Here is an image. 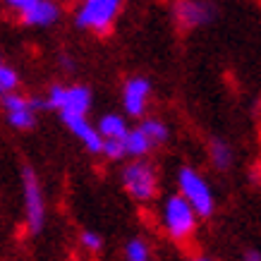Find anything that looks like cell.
<instances>
[{"instance_id":"cell-12","label":"cell","mask_w":261,"mask_h":261,"mask_svg":"<svg viewBox=\"0 0 261 261\" xmlns=\"http://www.w3.org/2000/svg\"><path fill=\"white\" fill-rule=\"evenodd\" d=\"M127 125L125 120L120 118V115H106V118H101V122H98V135L103 137V139H125L127 137Z\"/></svg>"},{"instance_id":"cell-6","label":"cell","mask_w":261,"mask_h":261,"mask_svg":"<svg viewBox=\"0 0 261 261\" xmlns=\"http://www.w3.org/2000/svg\"><path fill=\"white\" fill-rule=\"evenodd\" d=\"M122 180H125V187L127 192L132 194L135 199L139 201H149L153 194H156V173H153V168L149 163H135V166H129L122 175Z\"/></svg>"},{"instance_id":"cell-7","label":"cell","mask_w":261,"mask_h":261,"mask_svg":"<svg viewBox=\"0 0 261 261\" xmlns=\"http://www.w3.org/2000/svg\"><path fill=\"white\" fill-rule=\"evenodd\" d=\"M214 5L206 0H177L175 3V19L182 29H194L201 24L211 22Z\"/></svg>"},{"instance_id":"cell-4","label":"cell","mask_w":261,"mask_h":261,"mask_svg":"<svg viewBox=\"0 0 261 261\" xmlns=\"http://www.w3.org/2000/svg\"><path fill=\"white\" fill-rule=\"evenodd\" d=\"M22 182H24V208H27V228L29 232H39L46 221V206H43V194H41L39 177L32 168L27 166L22 170Z\"/></svg>"},{"instance_id":"cell-17","label":"cell","mask_w":261,"mask_h":261,"mask_svg":"<svg viewBox=\"0 0 261 261\" xmlns=\"http://www.w3.org/2000/svg\"><path fill=\"white\" fill-rule=\"evenodd\" d=\"M127 261H149V247L142 240H132L127 245Z\"/></svg>"},{"instance_id":"cell-16","label":"cell","mask_w":261,"mask_h":261,"mask_svg":"<svg viewBox=\"0 0 261 261\" xmlns=\"http://www.w3.org/2000/svg\"><path fill=\"white\" fill-rule=\"evenodd\" d=\"M17 87V72L8 65H0V94H10Z\"/></svg>"},{"instance_id":"cell-19","label":"cell","mask_w":261,"mask_h":261,"mask_svg":"<svg viewBox=\"0 0 261 261\" xmlns=\"http://www.w3.org/2000/svg\"><path fill=\"white\" fill-rule=\"evenodd\" d=\"M82 242H84L87 249H98V247H101V238H98L96 232H91V230L82 232Z\"/></svg>"},{"instance_id":"cell-3","label":"cell","mask_w":261,"mask_h":261,"mask_svg":"<svg viewBox=\"0 0 261 261\" xmlns=\"http://www.w3.org/2000/svg\"><path fill=\"white\" fill-rule=\"evenodd\" d=\"M163 223H166V230L170 232V238H175L177 242H185V240H190L194 235L197 214L192 211V206L182 197H170L166 201Z\"/></svg>"},{"instance_id":"cell-21","label":"cell","mask_w":261,"mask_h":261,"mask_svg":"<svg viewBox=\"0 0 261 261\" xmlns=\"http://www.w3.org/2000/svg\"><path fill=\"white\" fill-rule=\"evenodd\" d=\"M245 261H261V254H259V252H254V249H252V252H247V254H245Z\"/></svg>"},{"instance_id":"cell-9","label":"cell","mask_w":261,"mask_h":261,"mask_svg":"<svg viewBox=\"0 0 261 261\" xmlns=\"http://www.w3.org/2000/svg\"><path fill=\"white\" fill-rule=\"evenodd\" d=\"M63 120H65V125L70 127L72 132H74V135H77L82 142H84V146H87L89 151L101 153V149H103V137L98 135V129H96V127H91L87 122V115H70V113H65Z\"/></svg>"},{"instance_id":"cell-11","label":"cell","mask_w":261,"mask_h":261,"mask_svg":"<svg viewBox=\"0 0 261 261\" xmlns=\"http://www.w3.org/2000/svg\"><path fill=\"white\" fill-rule=\"evenodd\" d=\"M151 94V84L144 77H135L125 87V108L129 115H142Z\"/></svg>"},{"instance_id":"cell-8","label":"cell","mask_w":261,"mask_h":261,"mask_svg":"<svg viewBox=\"0 0 261 261\" xmlns=\"http://www.w3.org/2000/svg\"><path fill=\"white\" fill-rule=\"evenodd\" d=\"M3 106L8 108V120L10 125L17 127V129H29L36 122V115H34V106L32 98H24V96L10 91V94H3Z\"/></svg>"},{"instance_id":"cell-5","label":"cell","mask_w":261,"mask_h":261,"mask_svg":"<svg viewBox=\"0 0 261 261\" xmlns=\"http://www.w3.org/2000/svg\"><path fill=\"white\" fill-rule=\"evenodd\" d=\"M89 106H91V94L87 87H53L48 94L46 108H58L70 115H87Z\"/></svg>"},{"instance_id":"cell-22","label":"cell","mask_w":261,"mask_h":261,"mask_svg":"<svg viewBox=\"0 0 261 261\" xmlns=\"http://www.w3.org/2000/svg\"><path fill=\"white\" fill-rule=\"evenodd\" d=\"M192 261H211V259H204V256H199V259H192Z\"/></svg>"},{"instance_id":"cell-14","label":"cell","mask_w":261,"mask_h":261,"mask_svg":"<svg viewBox=\"0 0 261 261\" xmlns=\"http://www.w3.org/2000/svg\"><path fill=\"white\" fill-rule=\"evenodd\" d=\"M211 161L216 163V168L225 170V168L232 163V151H230L228 144L221 142V139H214V142H211Z\"/></svg>"},{"instance_id":"cell-2","label":"cell","mask_w":261,"mask_h":261,"mask_svg":"<svg viewBox=\"0 0 261 261\" xmlns=\"http://www.w3.org/2000/svg\"><path fill=\"white\" fill-rule=\"evenodd\" d=\"M177 182H180V190H182L180 197L192 206L194 214L204 216V218H208L214 214V197H211V190H208V185L204 182L201 175L194 173L192 168H182Z\"/></svg>"},{"instance_id":"cell-1","label":"cell","mask_w":261,"mask_h":261,"mask_svg":"<svg viewBox=\"0 0 261 261\" xmlns=\"http://www.w3.org/2000/svg\"><path fill=\"white\" fill-rule=\"evenodd\" d=\"M120 10H122V0H82L77 10V27L103 36L113 29Z\"/></svg>"},{"instance_id":"cell-15","label":"cell","mask_w":261,"mask_h":261,"mask_svg":"<svg viewBox=\"0 0 261 261\" xmlns=\"http://www.w3.org/2000/svg\"><path fill=\"white\" fill-rule=\"evenodd\" d=\"M139 129L149 137L151 144H161V142H166L168 139V127L163 125V122H159V120H146Z\"/></svg>"},{"instance_id":"cell-18","label":"cell","mask_w":261,"mask_h":261,"mask_svg":"<svg viewBox=\"0 0 261 261\" xmlns=\"http://www.w3.org/2000/svg\"><path fill=\"white\" fill-rule=\"evenodd\" d=\"M101 153H106L108 159H122L125 156V144L120 142V139H103V149Z\"/></svg>"},{"instance_id":"cell-10","label":"cell","mask_w":261,"mask_h":261,"mask_svg":"<svg viewBox=\"0 0 261 261\" xmlns=\"http://www.w3.org/2000/svg\"><path fill=\"white\" fill-rule=\"evenodd\" d=\"M60 17V8L53 0H36L34 5L22 10V22L29 27H48Z\"/></svg>"},{"instance_id":"cell-13","label":"cell","mask_w":261,"mask_h":261,"mask_svg":"<svg viewBox=\"0 0 261 261\" xmlns=\"http://www.w3.org/2000/svg\"><path fill=\"white\" fill-rule=\"evenodd\" d=\"M122 144H125V156H144L153 146L151 139L144 135L142 129H129L127 137L122 139Z\"/></svg>"},{"instance_id":"cell-20","label":"cell","mask_w":261,"mask_h":261,"mask_svg":"<svg viewBox=\"0 0 261 261\" xmlns=\"http://www.w3.org/2000/svg\"><path fill=\"white\" fill-rule=\"evenodd\" d=\"M5 3H8L10 8H15V10H19V12H22V10H27L29 5H34L36 0H5Z\"/></svg>"}]
</instances>
